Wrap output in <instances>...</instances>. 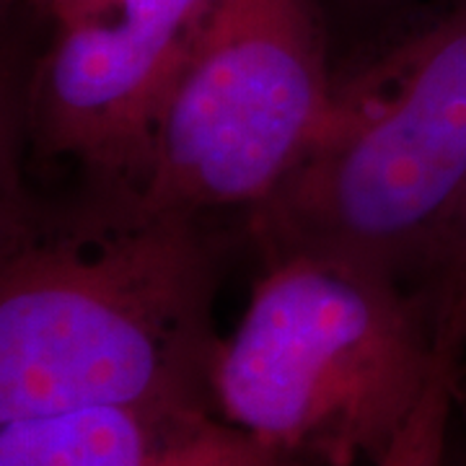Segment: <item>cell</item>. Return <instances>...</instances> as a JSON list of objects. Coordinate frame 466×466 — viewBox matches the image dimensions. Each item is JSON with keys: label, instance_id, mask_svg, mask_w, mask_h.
<instances>
[{"label": "cell", "instance_id": "obj_1", "mask_svg": "<svg viewBox=\"0 0 466 466\" xmlns=\"http://www.w3.org/2000/svg\"><path fill=\"white\" fill-rule=\"evenodd\" d=\"M198 216L106 195L0 254V428L91 407L210 401L220 348Z\"/></svg>", "mask_w": 466, "mask_h": 466}, {"label": "cell", "instance_id": "obj_2", "mask_svg": "<svg viewBox=\"0 0 466 466\" xmlns=\"http://www.w3.org/2000/svg\"><path fill=\"white\" fill-rule=\"evenodd\" d=\"M425 300L373 267L269 259L210 370L220 415L300 464H379L433 376Z\"/></svg>", "mask_w": 466, "mask_h": 466}, {"label": "cell", "instance_id": "obj_3", "mask_svg": "<svg viewBox=\"0 0 466 466\" xmlns=\"http://www.w3.org/2000/svg\"><path fill=\"white\" fill-rule=\"evenodd\" d=\"M466 184V0L332 88L283 184L251 208L267 262L321 254L407 283Z\"/></svg>", "mask_w": 466, "mask_h": 466}, {"label": "cell", "instance_id": "obj_4", "mask_svg": "<svg viewBox=\"0 0 466 466\" xmlns=\"http://www.w3.org/2000/svg\"><path fill=\"white\" fill-rule=\"evenodd\" d=\"M332 88L314 0H213L133 195L187 216L259 205L299 164Z\"/></svg>", "mask_w": 466, "mask_h": 466}, {"label": "cell", "instance_id": "obj_5", "mask_svg": "<svg viewBox=\"0 0 466 466\" xmlns=\"http://www.w3.org/2000/svg\"><path fill=\"white\" fill-rule=\"evenodd\" d=\"M210 3L76 0L60 11L29 91L39 146L76 158L106 195L137 192Z\"/></svg>", "mask_w": 466, "mask_h": 466}, {"label": "cell", "instance_id": "obj_6", "mask_svg": "<svg viewBox=\"0 0 466 466\" xmlns=\"http://www.w3.org/2000/svg\"><path fill=\"white\" fill-rule=\"evenodd\" d=\"M0 466H303L202 400L91 407L0 428Z\"/></svg>", "mask_w": 466, "mask_h": 466}, {"label": "cell", "instance_id": "obj_7", "mask_svg": "<svg viewBox=\"0 0 466 466\" xmlns=\"http://www.w3.org/2000/svg\"><path fill=\"white\" fill-rule=\"evenodd\" d=\"M459 379L461 352L441 348V358L417 407L376 466H443Z\"/></svg>", "mask_w": 466, "mask_h": 466}, {"label": "cell", "instance_id": "obj_8", "mask_svg": "<svg viewBox=\"0 0 466 466\" xmlns=\"http://www.w3.org/2000/svg\"><path fill=\"white\" fill-rule=\"evenodd\" d=\"M417 296L425 300L438 348L466 350V184Z\"/></svg>", "mask_w": 466, "mask_h": 466}, {"label": "cell", "instance_id": "obj_9", "mask_svg": "<svg viewBox=\"0 0 466 466\" xmlns=\"http://www.w3.org/2000/svg\"><path fill=\"white\" fill-rule=\"evenodd\" d=\"M36 218L39 213L32 208V200L21 179L14 91L8 84L5 67L0 66V254L14 247L32 228Z\"/></svg>", "mask_w": 466, "mask_h": 466}, {"label": "cell", "instance_id": "obj_10", "mask_svg": "<svg viewBox=\"0 0 466 466\" xmlns=\"http://www.w3.org/2000/svg\"><path fill=\"white\" fill-rule=\"evenodd\" d=\"M32 5H36L39 11H45L47 16H57L60 11H66L67 5H73L76 0H29Z\"/></svg>", "mask_w": 466, "mask_h": 466}, {"label": "cell", "instance_id": "obj_11", "mask_svg": "<svg viewBox=\"0 0 466 466\" xmlns=\"http://www.w3.org/2000/svg\"><path fill=\"white\" fill-rule=\"evenodd\" d=\"M456 404L461 407V412H464V420H466V383L459 379V391H456Z\"/></svg>", "mask_w": 466, "mask_h": 466}]
</instances>
